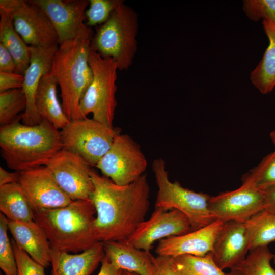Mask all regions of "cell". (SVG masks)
<instances>
[{
	"label": "cell",
	"instance_id": "1",
	"mask_svg": "<svg viewBox=\"0 0 275 275\" xmlns=\"http://www.w3.org/2000/svg\"><path fill=\"white\" fill-rule=\"evenodd\" d=\"M96 210L94 227L100 242L126 240L143 222L149 210L150 186L144 174L135 181L119 185L91 172Z\"/></svg>",
	"mask_w": 275,
	"mask_h": 275
},
{
	"label": "cell",
	"instance_id": "2",
	"mask_svg": "<svg viewBox=\"0 0 275 275\" xmlns=\"http://www.w3.org/2000/svg\"><path fill=\"white\" fill-rule=\"evenodd\" d=\"M20 120L1 127V154L7 167L22 172L47 166L62 149L60 131L43 119L29 126Z\"/></svg>",
	"mask_w": 275,
	"mask_h": 275
},
{
	"label": "cell",
	"instance_id": "3",
	"mask_svg": "<svg viewBox=\"0 0 275 275\" xmlns=\"http://www.w3.org/2000/svg\"><path fill=\"white\" fill-rule=\"evenodd\" d=\"M96 213L91 199L75 200L63 207L34 211V220L52 250L76 254L100 242L94 227Z\"/></svg>",
	"mask_w": 275,
	"mask_h": 275
},
{
	"label": "cell",
	"instance_id": "4",
	"mask_svg": "<svg viewBox=\"0 0 275 275\" xmlns=\"http://www.w3.org/2000/svg\"><path fill=\"white\" fill-rule=\"evenodd\" d=\"M92 37H80L59 45L50 73L61 90L62 106L69 121L85 117L80 101L93 79L89 62Z\"/></svg>",
	"mask_w": 275,
	"mask_h": 275
},
{
	"label": "cell",
	"instance_id": "5",
	"mask_svg": "<svg viewBox=\"0 0 275 275\" xmlns=\"http://www.w3.org/2000/svg\"><path fill=\"white\" fill-rule=\"evenodd\" d=\"M138 32L137 14L123 2L98 28L91 40L90 48L103 58L113 59L118 70L127 69L137 50Z\"/></svg>",
	"mask_w": 275,
	"mask_h": 275
},
{
	"label": "cell",
	"instance_id": "6",
	"mask_svg": "<svg viewBox=\"0 0 275 275\" xmlns=\"http://www.w3.org/2000/svg\"><path fill=\"white\" fill-rule=\"evenodd\" d=\"M152 167L158 187L155 208L181 211L188 219L191 231L215 221L209 209L211 196L185 188L178 181H171L166 161L161 158L154 160Z\"/></svg>",
	"mask_w": 275,
	"mask_h": 275
},
{
	"label": "cell",
	"instance_id": "7",
	"mask_svg": "<svg viewBox=\"0 0 275 275\" xmlns=\"http://www.w3.org/2000/svg\"><path fill=\"white\" fill-rule=\"evenodd\" d=\"M89 62L93 76L80 99V111L85 117L92 113L93 119L112 127L117 105L115 95L118 65L112 58H103L91 48Z\"/></svg>",
	"mask_w": 275,
	"mask_h": 275
},
{
	"label": "cell",
	"instance_id": "8",
	"mask_svg": "<svg viewBox=\"0 0 275 275\" xmlns=\"http://www.w3.org/2000/svg\"><path fill=\"white\" fill-rule=\"evenodd\" d=\"M60 134L63 149L95 167L108 151L120 130L86 117L70 121Z\"/></svg>",
	"mask_w": 275,
	"mask_h": 275
},
{
	"label": "cell",
	"instance_id": "9",
	"mask_svg": "<svg viewBox=\"0 0 275 275\" xmlns=\"http://www.w3.org/2000/svg\"><path fill=\"white\" fill-rule=\"evenodd\" d=\"M13 26L24 42L32 47L59 45L57 32L49 18L32 0H1Z\"/></svg>",
	"mask_w": 275,
	"mask_h": 275
},
{
	"label": "cell",
	"instance_id": "10",
	"mask_svg": "<svg viewBox=\"0 0 275 275\" xmlns=\"http://www.w3.org/2000/svg\"><path fill=\"white\" fill-rule=\"evenodd\" d=\"M116 184H129L143 175L147 160L140 146L127 134H118L95 166Z\"/></svg>",
	"mask_w": 275,
	"mask_h": 275
},
{
	"label": "cell",
	"instance_id": "11",
	"mask_svg": "<svg viewBox=\"0 0 275 275\" xmlns=\"http://www.w3.org/2000/svg\"><path fill=\"white\" fill-rule=\"evenodd\" d=\"M46 166L60 187L73 201L90 199L94 191L92 170L79 156L62 149Z\"/></svg>",
	"mask_w": 275,
	"mask_h": 275
},
{
	"label": "cell",
	"instance_id": "12",
	"mask_svg": "<svg viewBox=\"0 0 275 275\" xmlns=\"http://www.w3.org/2000/svg\"><path fill=\"white\" fill-rule=\"evenodd\" d=\"M46 14L58 34L59 45L80 37H93L85 24L87 0H32Z\"/></svg>",
	"mask_w": 275,
	"mask_h": 275
},
{
	"label": "cell",
	"instance_id": "13",
	"mask_svg": "<svg viewBox=\"0 0 275 275\" xmlns=\"http://www.w3.org/2000/svg\"><path fill=\"white\" fill-rule=\"evenodd\" d=\"M17 183L34 211L63 207L73 201L60 187L46 166L20 172Z\"/></svg>",
	"mask_w": 275,
	"mask_h": 275
},
{
	"label": "cell",
	"instance_id": "14",
	"mask_svg": "<svg viewBox=\"0 0 275 275\" xmlns=\"http://www.w3.org/2000/svg\"><path fill=\"white\" fill-rule=\"evenodd\" d=\"M190 231L189 222L181 211L155 208L150 217L140 223L126 241L136 248L150 251L155 241Z\"/></svg>",
	"mask_w": 275,
	"mask_h": 275
},
{
	"label": "cell",
	"instance_id": "15",
	"mask_svg": "<svg viewBox=\"0 0 275 275\" xmlns=\"http://www.w3.org/2000/svg\"><path fill=\"white\" fill-rule=\"evenodd\" d=\"M209 209L215 220L245 222L264 209L263 192L242 184L235 190L211 197Z\"/></svg>",
	"mask_w": 275,
	"mask_h": 275
},
{
	"label": "cell",
	"instance_id": "16",
	"mask_svg": "<svg viewBox=\"0 0 275 275\" xmlns=\"http://www.w3.org/2000/svg\"><path fill=\"white\" fill-rule=\"evenodd\" d=\"M59 45L50 47L30 46V63L24 74L22 90L26 99V107L22 117V124L33 126L43 120L36 106L37 92L42 77L50 72Z\"/></svg>",
	"mask_w": 275,
	"mask_h": 275
},
{
	"label": "cell",
	"instance_id": "17",
	"mask_svg": "<svg viewBox=\"0 0 275 275\" xmlns=\"http://www.w3.org/2000/svg\"><path fill=\"white\" fill-rule=\"evenodd\" d=\"M249 252V239L245 222L224 223L214 240L211 253L215 263L229 269L243 260Z\"/></svg>",
	"mask_w": 275,
	"mask_h": 275
},
{
	"label": "cell",
	"instance_id": "18",
	"mask_svg": "<svg viewBox=\"0 0 275 275\" xmlns=\"http://www.w3.org/2000/svg\"><path fill=\"white\" fill-rule=\"evenodd\" d=\"M224 222L215 220L211 224L186 234L159 241L155 252L158 256L175 257L183 255L203 256L211 252L215 237Z\"/></svg>",
	"mask_w": 275,
	"mask_h": 275
},
{
	"label": "cell",
	"instance_id": "19",
	"mask_svg": "<svg viewBox=\"0 0 275 275\" xmlns=\"http://www.w3.org/2000/svg\"><path fill=\"white\" fill-rule=\"evenodd\" d=\"M105 257L116 267L139 275H155V258L126 240L102 242Z\"/></svg>",
	"mask_w": 275,
	"mask_h": 275
},
{
	"label": "cell",
	"instance_id": "20",
	"mask_svg": "<svg viewBox=\"0 0 275 275\" xmlns=\"http://www.w3.org/2000/svg\"><path fill=\"white\" fill-rule=\"evenodd\" d=\"M8 227L16 243L34 260L44 267L50 264L49 242L43 230L35 221L8 220Z\"/></svg>",
	"mask_w": 275,
	"mask_h": 275
},
{
	"label": "cell",
	"instance_id": "21",
	"mask_svg": "<svg viewBox=\"0 0 275 275\" xmlns=\"http://www.w3.org/2000/svg\"><path fill=\"white\" fill-rule=\"evenodd\" d=\"M104 257L102 242L74 254L51 249V275H91Z\"/></svg>",
	"mask_w": 275,
	"mask_h": 275
},
{
	"label": "cell",
	"instance_id": "22",
	"mask_svg": "<svg viewBox=\"0 0 275 275\" xmlns=\"http://www.w3.org/2000/svg\"><path fill=\"white\" fill-rule=\"evenodd\" d=\"M58 83L49 72L41 79L37 92L35 104L42 118L50 122L57 129H62L70 122L57 97Z\"/></svg>",
	"mask_w": 275,
	"mask_h": 275
},
{
	"label": "cell",
	"instance_id": "23",
	"mask_svg": "<svg viewBox=\"0 0 275 275\" xmlns=\"http://www.w3.org/2000/svg\"><path fill=\"white\" fill-rule=\"evenodd\" d=\"M0 43L9 51L16 66V73L24 75L31 58L30 46L15 30L6 10L0 7Z\"/></svg>",
	"mask_w": 275,
	"mask_h": 275
},
{
	"label": "cell",
	"instance_id": "24",
	"mask_svg": "<svg viewBox=\"0 0 275 275\" xmlns=\"http://www.w3.org/2000/svg\"><path fill=\"white\" fill-rule=\"evenodd\" d=\"M262 24L269 44L261 61L251 72V80L261 93L265 94L275 87V24L266 19L263 20Z\"/></svg>",
	"mask_w": 275,
	"mask_h": 275
},
{
	"label": "cell",
	"instance_id": "25",
	"mask_svg": "<svg viewBox=\"0 0 275 275\" xmlns=\"http://www.w3.org/2000/svg\"><path fill=\"white\" fill-rule=\"evenodd\" d=\"M0 210L9 221H35L34 210L17 182L0 186Z\"/></svg>",
	"mask_w": 275,
	"mask_h": 275
},
{
	"label": "cell",
	"instance_id": "26",
	"mask_svg": "<svg viewBox=\"0 0 275 275\" xmlns=\"http://www.w3.org/2000/svg\"><path fill=\"white\" fill-rule=\"evenodd\" d=\"M245 222L249 235V251L268 246L275 241V213L263 209Z\"/></svg>",
	"mask_w": 275,
	"mask_h": 275
},
{
	"label": "cell",
	"instance_id": "27",
	"mask_svg": "<svg viewBox=\"0 0 275 275\" xmlns=\"http://www.w3.org/2000/svg\"><path fill=\"white\" fill-rule=\"evenodd\" d=\"M275 257L268 246L249 251L245 258L230 269L227 275H275L271 262Z\"/></svg>",
	"mask_w": 275,
	"mask_h": 275
},
{
	"label": "cell",
	"instance_id": "28",
	"mask_svg": "<svg viewBox=\"0 0 275 275\" xmlns=\"http://www.w3.org/2000/svg\"><path fill=\"white\" fill-rule=\"evenodd\" d=\"M171 258L178 275H227L215 263L211 252L203 256L187 254Z\"/></svg>",
	"mask_w": 275,
	"mask_h": 275
},
{
	"label": "cell",
	"instance_id": "29",
	"mask_svg": "<svg viewBox=\"0 0 275 275\" xmlns=\"http://www.w3.org/2000/svg\"><path fill=\"white\" fill-rule=\"evenodd\" d=\"M26 107V99L22 89L0 93L1 127L22 119Z\"/></svg>",
	"mask_w": 275,
	"mask_h": 275
},
{
	"label": "cell",
	"instance_id": "30",
	"mask_svg": "<svg viewBox=\"0 0 275 275\" xmlns=\"http://www.w3.org/2000/svg\"><path fill=\"white\" fill-rule=\"evenodd\" d=\"M242 185L264 191L275 186V150L242 178Z\"/></svg>",
	"mask_w": 275,
	"mask_h": 275
},
{
	"label": "cell",
	"instance_id": "31",
	"mask_svg": "<svg viewBox=\"0 0 275 275\" xmlns=\"http://www.w3.org/2000/svg\"><path fill=\"white\" fill-rule=\"evenodd\" d=\"M8 219L0 213V267L5 275H17L15 253L8 235Z\"/></svg>",
	"mask_w": 275,
	"mask_h": 275
},
{
	"label": "cell",
	"instance_id": "32",
	"mask_svg": "<svg viewBox=\"0 0 275 275\" xmlns=\"http://www.w3.org/2000/svg\"><path fill=\"white\" fill-rule=\"evenodd\" d=\"M123 2L121 0H90L89 8L86 11V25L91 28L103 24Z\"/></svg>",
	"mask_w": 275,
	"mask_h": 275
},
{
	"label": "cell",
	"instance_id": "33",
	"mask_svg": "<svg viewBox=\"0 0 275 275\" xmlns=\"http://www.w3.org/2000/svg\"><path fill=\"white\" fill-rule=\"evenodd\" d=\"M243 10L251 20H268L275 24V0H245Z\"/></svg>",
	"mask_w": 275,
	"mask_h": 275
},
{
	"label": "cell",
	"instance_id": "34",
	"mask_svg": "<svg viewBox=\"0 0 275 275\" xmlns=\"http://www.w3.org/2000/svg\"><path fill=\"white\" fill-rule=\"evenodd\" d=\"M11 242L17 263V275H45L44 267L34 260L14 239Z\"/></svg>",
	"mask_w": 275,
	"mask_h": 275
},
{
	"label": "cell",
	"instance_id": "35",
	"mask_svg": "<svg viewBox=\"0 0 275 275\" xmlns=\"http://www.w3.org/2000/svg\"><path fill=\"white\" fill-rule=\"evenodd\" d=\"M24 75L16 72L0 71V93L10 90L21 89Z\"/></svg>",
	"mask_w": 275,
	"mask_h": 275
},
{
	"label": "cell",
	"instance_id": "36",
	"mask_svg": "<svg viewBox=\"0 0 275 275\" xmlns=\"http://www.w3.org/2000/svg\"><path fill=\"white\" fill-rule=\"evenodd\" d=\"M155 275H178L172 262V258L158 256L155 258Z\"/></svg>",
	"mask_w": 275,
	"mask_h": 275
},
{
	"label": "cell",
	"instance_id": "37",
	"mask_svg": "<svg viewBox=\"0 0 275 275\" xmlns=\"http://www.w3.org/2000/svg\"><path fill=\"white\" fill-rule=\"evenodd\" d=\"M16 66L13 58L7 49L0 43V71L16 72Z\"/></svg>",
	"mask_w": 275,
	"mask_h": 275
},
{
	"label": "cell",
	"instance_id": "38",
	"mask_svg": "<svg viewBox=\"0 0 275 275\" xmlns=\"http://www.w3.org/2000/svg\"><path fill=\"white\" fill-rule=\"evenodd\" d=\"M100 270L97 275H123L124 270L112 264L105 257L102 259Z\"/></svg>",
	"mask_w": 275,
	"mask_h": 275
},
{
	"label": "cell",
	"instance_id": "39",
	"mask_svg": "<svg viewBox=\"0 0 275 275\" xmlns=\"http://www.w3.org/2000/svg\"><path fill=\"white\" fill-rule=\"evenodd\" d=\"M264 209L275 213V186L263 191Z\"/></svg>",
	"mask_w": 275,
	"mask_h": 275
},
{
	"label": "cell",
	"instance_id": "40",
	"mask_svg": "<svg viewBox=\"0 0 275 275\" xmlns=\"http://www.w3.org/2000/svg\"><path fill=\"white\" fill-rule=\"evenodd\" d=\"M20 172H9L0 167V186L8 184L17 182Z\"/></svg>",
	"mask_w": 275,
	"mask_h": 275
},
{
	"label": "cell",
	"instance_id": "41",
	"mask_svg": "<svg viewBox=\"0 0 275 275\" xmlns=\"http://www.w3.org/2000/svg\"><path fill=\"white\" fill-rule=\"evenodd\" d=\"M270 137L272 142L273 143L275 147V130L271 132L270 134Z\"/></svg>",
	"mask_w": 275,
	"mask_h": 275
},
{
	"label": "cell",
	"instance_id": "42",
	"mask_svg": "<svg viewBox=\"0 0 275 275\" xmlns=\"http://www.w3.org/2000/svg\"><path fill=\"white\" fill-rule=\"evenodd\" d=\"M123 275H139L135 273L128 271H123Z\"/></svg>",
	"mask_w": 275,
	"mask_h": 275
},
{
	"label": "cell",
	"instance_id": "43",
	"mask_svg": "<svg viewBox=\"0 0 275 275\" xmlns=\"http://www.w3.org/2000/svg\"><path fill=\"white\" fill-rule=\"evenodd\" d=\"M273 260L274 263V264H275V257H274V258H273Z\"/></svg>",
	"mask_w": 275,
	"mask_h": 275
}]
</instances>
